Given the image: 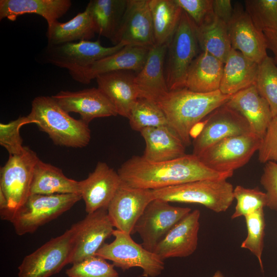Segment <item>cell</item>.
<instances>
[{
  "label": "cell",
  "mask_w": 277,
  "mask_h": 277,
  "mask_svg": "<svg viewBox=\"0 0 277 277\" xmlns=\"http://www.w3.org/2000/svg\"><path fill=\"white\" fill-rule=\"evenodd\" d=\"M117 172L123 184L134 188L155 190L203 180H227L233 172H219L205 166L193 154L172 160L151 162L134 155Z\"/></svg>",
  "instance_id": "1"
},
{
  "label": "cell",
  "mask_w": 277,
  "mask_h": 277,
  "mask_svg": "<svg viewBox=\"0 0 277 277\" xmlns=\"http://www.w3.org/2000/svg\"><path fill=\"white\" fill-rule=\"evenodd\" d=\"M232 95L220 90L199 93L186 88L169 91L156 102L165 114L169 127L186 146L191 144V131L194 126L220 106L226 104Z\"/></svg>",
  "instance_id": "2"
},
{
  "label": "cell",
  "mask_w": 277,
  "mask_h": 277,
  "mask_svg": "<svg viewBox=\"0 0 277 277\" xmlns=\"http://www.w3.org/2000/svg\"><path fill=\"white\" fill-rule=\"evenodd\" d=\"M27 116L31 123L37 125L56 145L83 148L89 143L91 133L89 124L71 116L52 96L35 97Z\"/></svg>",
  "instance_id": "3"
},
{
  "label": "cell",
  "mask_w": 277,
  "mask_h": 277,
  "mask_svg": "<svg viewBox=\"0 0 277 277\" xmlns=\"http://www.w3.org/2000/svg\"><path fill=\"white\" fill-rule=\"evenodd\" d=\"M232 185L226 180H203L152 190L155 199L168 202L194 203L220 213L226 211L234 199Z\"/></svg>",
  "instance_id": "4"
},
{
  "label": "cell",
  "mask_w": 277,
  "mask_h": 277,
  "mask_svg": "<svg viewBox=\"0 0 277 277\" xmlns=\"http://www.w3.org/2000/svg\"><path fill=\"white\" fill-rule=\"evenodd\" d=\"M200 50L195 24L183 11L165 57V74L169 91L185 88L189 67Z\"/></svg>",
  "instance_id": "5"
},
{
  "label": "cell",
  "mask_w": 277,
  "mask_h": 277,
  "mask_svg": "<svg viewBox=\"0 0 277 277\" xmlns=\"http://www.w3.org/2000/svg\"><path fill=\"white\" fill-rule=\"evenodd\" d=\"M39 159L34 151L25 146L21 154L9 155L5 165L1 167L0 190L8 204V210L1 215L2 220L10 222L30 195L34 170Z\"/></svg>",
  "instance_id": "6"
},
{
  "label": "cell",
  "mask_w": 277,
  "mask_h": 277,
  "mask_svg": "<svg viewBox=\"0 0 277 277\" xmlns=\"http://www.w3.org/2000/svg\"><path fill=\"white\" fill-rule=\"evenodd\" d=\"M81 200V195L75 193L30 194L13 214L10 222L17 235L32 233L69 210Z\"/></svg>",
  "instance_id": "7"
},
{
  "label": "cell",
  "mask_w": 277,
  "mask_h": 277,
  "mask_svg": "<svg viewBox=\"0 0 277 277\" xmlns=\"http://www.w3.org/2000/svg\"><path fill=\"white\" fill-rule=\"evenodd\" d=\"M112 235L114 240L104 243L95 255L112 262L115 267L124 271L138 267L145 277H156L162 273L164 260L159 255L136 243L130 234L114 229Z\"/></svg>",
  "instance_id": "8"
},
{
  "label": "cell",
  "mask_w": 277,
  "mask_h": 277,
  "mask_svg": "<svg viewBox=\"0 0 277 277\" xmlns=\"http://www.w3.org/2000/svg\"><path fill=\"white\" fill-rule=\"evenodd\" d=\"M73 246L71 228L51 239L26 255L18 267V277H50L70 264Z\"/></svg>",
  "instance_id": "9"
},
{
  "label": "cell",
  "mask_w": 277,
  "mask_h": 277,
  "mask_svg": "<svg viewBox=\"0 0 277 277\" xmlns=\"http://www.w3.org/2000/svg\"><path fill=\"white\" fill-rule=\"evenodd\" d=\"M261 141L251 133L230 136L210 146L197 157L212 170L233 172L249 162L259 150Z\"/></svg>",
  "instance_id": "10"
},
{
  "label": "cell",
  "mask_w": 277,
  "mask_h": 277,
  "mask_svg": "<svg viewBox=\"0 0 277 277\" xmlns=\"http://www.w3.org/2000/svg\"><path fill=\"white\" fill-rule=\"evenodd\" d=\"M191 211L190 208L174 206L169 202L155 199L138 219L133 234L137 233L142 241L141 245L154 252L170 230Z\"/></svg>",
  "instance_id": "11"
},
{
  "label": "cell",
  "mask_w": 277,
  "mask_h": 277,
  "mask_svg": "<svg viewBox=\"0 0 277 277\" xmlns=\"http://www.w3.org/2000/svg\"><path fill=\"white\" fill-rule=\"evenodd\" d=\"M114 228L107 209L88 213L84 219L72 225L70 264L95 256L104 242L112 235Z\"/></svg>",
  "instance_id": "12"
},
{
  "label": "cell",
  "mask_w": 277,
  "mask_h": 277,
  "mask_svg": "<svg viewBox=\"0 0 277 277\" xmlns=\"http://www.w3.org/2000/svg\"><path fill=\"white\" fill-rule=\"evenodd\" d=\"M125 46L124 44L120 43L111 47H105L98 40L48 45L45 52V58L48 63L66 69L70 72L89 66L116 52Z\"/></svg>",
  "instance_id": "13"
},
{
  "label": "cell",
  "mask_w": 277,
  "mask_h": 277,
  "mask_svg": "<svg viewBox=\"0 0 277 277\" xmlns=\"http://www.w3.org/2000/svg\"><path fill=\"white\" fill-rule=\"evenodd\" d=\"M207 116L192 142V154L197 156L225 138L251 133L246 119L225 104L215 109Z\"/></svg>",
  "instance_id": "14"
},
{
  "label": "cell",
  "mask_w": 277,
  "mask_h": 277,
  "mask_svg": "<svg viewBox=\"0 0 277 277\" xmlns=\"http://www.w3.org/2000/svg\"><path fill=\"white\" fill-rule=\"evenodd\" d=\"M111 42L152 47L155 45L149 0H127L122 21Z\"/></svg>",
  "instance_id": "15"
},
{
  "label": "cell",
  "mask_w": 277,
  "mask_h": 277,
  "mask_svg": "<svg viewBox=\"0 0 277 277\" xmlns=\"http://www.w3.org/2000/svg\"><path fill=\"white\" fill-rule=\"evenodd\" d=\"M154 199L152 190L131 187L122 183L107 208L114 227L132 234L138 219Z\"/></svg>",
  "instance_id": "16"
},
{
  "label": "cell",
  "mask_w": 277,
  "mask_h": 277,
  "mask_svg": "<svg viewBox=\"0 0 277 277\" xmlns=\"http://www.w3.org/2000/svg\"><path fill=\"white\" fill-rule=\"evenodd\" d=\"M151 48L129 45L85 68L69 72L75 81L83 84L102 74L117 71L138 73L144 65Z\"/></svg>",
  "instance_id": "17"
},
{
  "label": "cell",
  "mask_w": 277,
  "mask_h": 277,
  "mask_svg": "<svg viewBox=\"0 0 277 277\" xmlns=\"http://www.w3.org/2000/svg\"><path fill=\"white\" fill-rule=\"evenodd\" d=\"M227 26L232 49L257 64L268 56L267 45L263 31L254 25L240 4L237 3L233 7V15Z\"/></svg>",
  "instance_id": "18"
},
{
  "label": "cell",
  "mask_w": 277,
  "mask_h": 277,
  "mask_svg": "<svg viewBox=\"0 0 277 277\" xmlns=\"http://www.w3.org/2000/svg\"><path fill=\"white\" fill-rule=\"evenodd\" d=\"M122 183L117 172L106 163L98 162L93 171L79 181L80 194L87 214L100 209L107 210Z\"/></svg>",
  "instance_id": "19"
},
{
  "label": "cell",
  "mask_w": 277,
  "mask_h": 277,
  "mask_svg": "<svg viewBox=\"0 0 277 277\" xmlns=\"http://www.w3.org/2000/svg\"><path fill=\"white\" fill-rule=\"evenodd\" d=\"M52 96L66 112L79 114L88 124L96 118L118 115L113 104L97 87L76 91L63 90Z\"/></svg>",
  "instance_id": "20"
},
{
  "label": "cell",
  "mask_w": 277,
  "mask_h": 277,
  "mask_svg": "<svg viewBox=\"0 0 277 277\" xmlns=\"http://www.w3.org/2000/svg\"><path fill=\"white\" fill-rule=\"evenodd\" d=\"M200 211H191L168 232L153 252L163 260L188 256L196 250L200 228Z\"/></svg>",
  "instance_id": "21"
},
{
  "label": "cell",
  "mask_w": 277,
  "mask_h": 277,
  "mask_svg": "<svg viewBox=\"0 0 277 277\" xmlns=\"http://www.w3.org/2000/svg\"><path fill=\"white\" fill-rule=\"evenodd\" d=\"M168 45H154L151 47L144 65L135 75L134 83L140 98L156 102L169 91L165 74Z\"/></svg>",
  "instance_id": "22"
},
{
  "label": "cell",
  "mask_w": 277,
  "mask_h": 277,
  "mask_svg": "<svg viewBox=\"0 0 277 277\" xmlns=\"http://www.w3.org/2000/svg\"><path fill=\"white\" fill-rule=\"evenodd\" d=\"M225 104L246 119L252 133L263 138L273 117L268 102L255 85L233 94Z\"/></svg>",
  "instance_id": "23"
},
{
  "label": "cell",
  "mask_w": 277,
  "mask_h": 277,
  "mask_svg": "<svg viewBox=\"0 0 277 277\" xmlns=\"http://www.w3.org/2000/svg\"><path fill=\"white\" fill-rule=\"evenodd\" d=\"M129 71H117L96 78L97 88L115 107L118 115L128 118L140 95L134 83L135 75Z\"/></svg>",
  "instance_id": "24"
},
{
  "label": "cell",
  "mask_w": 277,
  "mask_h": 277,
  "mask_svg": "<svg viewBox=\"0 0 277 277\" xmlns=\"http://www.w3.org/2000/svg\"><path fill=\"white\" fill-rule=\"evenodd\" d=\"M145 142L142 156L151 162L174 160L186 154V146L169 126L146 128L140 132Z\"/></svg>",
  "instance_id": "25"
},
{
  "label": "cell",
  "mask_w": 277,
  "mask_h": 277,
  "mask_svg": "<svg viewBox=\"0 0 277 277\" xmlns=\"http://www.w3.org/2000/svg\"><path fill=\"white\" fill-rule=\"evenodd\" d=\"M72 5L70 0H1L0 20L15 21L25 14H35L43 17L48 25L57 21Z\"/></svg>",
  "instance_id": "26"
},
{
  "label": "cell",
  "mask_w": 277,
  "mask_h": 277,
  "mask_svg": "<svg viewBox=\"0 0 277 277\" xmlns=\"http://www.w3.org/2000/svg\"><path fill=\"white\" fill-rule=\"evenodd\" d=\"M224 66L215 56L201 51L189 67L185 88L199 93L219 90Z\"/></svg>",
  "instance_id": "27"
},
{
  "label": "cell",
  "mask_w": 277,
  "mask_h": 277,
  "mask_svg": "<svg viewBox=\"0 0 277 277\" xmlns=\"http://www.w3.org/2000/svg\"><path fill=\"white\" fill-rule=\"evenodd\" d=\"M258 64L232 48L224 63L220 91L233 95L255 85Z\"/></svg>",
  "instance_id": "28"
},
{
  "label": "cell",
  "mask_w": 277,
  "mask_h": 277,
  "mask_svg": "<svg viewBox=\"0 0 277 277\" xmlns=\"http://www.w3.org/2000/svg\"><path fill=\"white\" fill-rule=\"evenodd\" d=\"M96 33L92 14L88 7L68 22L58 21L48 25V45H56L75 41H90Z\"/></svg>",
  "instance_id": "29"
},
{
  "label": "cell",
  "mask_w": 277,
  "mask_h": 277,
  "mask_svg": "<svg viewBox=\"0 0 277 277\" xmlns=\"http://www.w3.org/2000/svg\"><path fill=\"white\" fill-rule=\"evenodd\" d=\"M72 193L80 194L79 181L68 178L60 168L39 159L34 170L31 194Z\"/></svg>",
  "instance_id": "30"
},
{
  "label": "cell",
  "mask_w": 277,
  "mask_h": 277,
  "mask_svg": "<svg viewBox=\"0 0 277 277\" xmlns=\"http://www.w3.org/2000/svg\"><path fill=\"white\" fill-rule=\"evenodd\" d=\"M195 29L201 50L224 63L232 49L227 24L212 12Z\"/></svg>",
  "instance_id": "31"
},
{
  "label": "cell",
  "mask_w": 277,
  "mask_h": 277,
  "mask_svg": "<svg viewBox=\"0 0 277 277\" xmlns=\"http://www.w3.org/2000/svg\"><path fill=\"white\" fill-rule=\"evenodd\" d=\"M155 45L168 44L183 12L175 0H149Z\"/></svg>",
  "instance_id": "32"
},
{
  "label": "cell",
  "mask_w": 277,
  "mask_h": 277,
  "mask_svg": "<svg viewBox=\"0 0 277 277\" xmlns=\"http://www.w3.org/2000/svg\"><path fill=\"white\" fill-rule=\"evenodd\" d=\"M127 0H91L89 9L96 33L112 40L117 31L124 14Z\"/></svg>",
  "instance_id": "33"
},
{
  "label": "cell",
  "mask_w": 277,
  "mask_h": 277,
  "mask_svg": "<svg viewBox=\"0 0 277 277\" xmlns=\"http://www.w3.org/2000/svg\"><path fill=\"white\" fill-rule=\"evenodd\" d=\"M128 120L131 128L139 132L149 127H169L166 116L157 103L145 98L137 99Z\"/></svg>",
  "instance_id": "34"
},
{
  "label": "cell",
  "mask_w": 277,
  "mask_h": 277,
  "mask_svg": "<svg viewBox=\"0 0 277 277\" xmlns=\"http://www.w3.org/2000/svg\"><path fill=\"white\" fill-rule=\"evenodd\" d=\"M255 86L268 102L273 118L277 116V65L268 55L258 64Z\"/></svg>",
  "instance_id": "35"
},
{
  "label": "cell",
  "mask_w": 277,
  "mask_h": 277,
  "mask_svg": "<svg viewBox=\"0 0 277 277\" xmlns=\"http://www.w3.org/2000/svg\"><path fill=\"white\" fill-rule=\"evenodd\" d=\"M248 234L242 242L241 247L248 249L258 258L261 270L263 271L262 255L264 247L265 226L263 208L245 216Z\"/></svg>",
  "instance_id": "36"
},
{
  "label": "cell",
  "mask_w": 277,
  "mask_h": 277,
  "mask_svg": "<svg viewBox=\"0 0 277 277\" xmlns=\"http://www.w3.org/2000/svg\"><path fill=\"white\" fill-rule=\"evenodd\" d=\"M245 11L260 30H277V0H246Z\"/></svg>",
  "instance_id": "37"
},
{
  "label": "cell",
  "mask_w": 277,
  "mask_h": 277,
  "mask_svg": "<svg viewBox=\"0 0 277 277\" xmlns=\"http://www.w3.org/2000/svg\"><path fill=\"white\" fill-rule=\"evenodd\" d=\"M71 265L66 270L67 277H120L113 264L96 255Z\"/></svg>",
  "instance_id": "38"
},
{
  "label": "cell",
  "mask_w": 277,
  "mask_h": 277,
  "mask_svg": "<svg viewBox=\"0 0 277 277\" xmlns=\"http://www.w3.org/2000/svg\"><path fill=\"white\" fill-rule=\"evenodd\" d=\"M233 197L236 200L235 211L232 219L245 216L259 209L264 208L267 205L266 193L258 188H246L236 186L233 189Z\"/></svg>",
  "instance_id": "39"
},
{
  "label": "cell",
  "mask_w": 277,
  "mask_h": 277,
  "mask_svg": "<svg viewBox=\"0 0 277 277\" xmlns=\"http://www.w3.org/2000/svg\"><path fill=\"white\" fill-rule=\"evenodd\" d=\"M31 124L27 115L19 116L8 123L0 124V144L8 152L9 155L19 154L23 152L25 146L20 135V129L25 125Z\"/></svg>",
  "instance_id": "40"
},
{
  "label": "cell",
  "mask_w": 277,
  "mask_h": 277,
  "mask_svg": "<svg viewBox=\"0 0 277 277\" xmlns=\"http://www.w3.org/2000/svg\"><path fill=\"white\" fill-rule=\"evenodd\" d=\"M258 160L261 163H277V116L272 118L262 139L258 150Z\"/></svg>",
  "instance_id": "41"
},
{
  "label": "cell",
  "mask_w": 277,
  "mask_h": 277,
  "mask_svg": "<svg viewBox=\"0 0 277 277\" xmlns=\"http://www.w3.org/2000/svg\"><path fill=\"white\" fill-rule=\"evenodd\" d=\"M260 182L266 191V206L270 209L277 211L276 162L270 161L265 163Z\"/></svg>",
  "instance_id": "42"
},
{
  "label": "cell",
  "mask_w": 277,
  "mask_h": 277,
  "mask_svg": "<svg viewBox=\"0 0 277 277\" xmlns=\"http://www.w3.org/2000/svg\"><path fill=\"white\" fill-rule=\"evenodd\" d=\"M196 26L202 24L213 12L212 0H175Z\"/></svg>",
  "instance_id": "43"
},
{
  "label": "cell",
  "mask_w": 277,
  "mask_h": 277,
  "mask_svg": "<svg viewBox=\"0 0 277 277\" xmlns=\"http://www.w3.org/2000/svg\"><path fill=\"white\" fill-rule=\"evenodd\" d=\"M212 11L214 14L227 24L233 13V7L230 0H212Z\"/></svg>",
  "instance_id": "44"
},
{
  "label": "cell",
  "mask_w": 277,
  "mask_h": 277,
  "mask_svg": "<svg viewBox=\"0 0 277 277\" xmlns=\"http://www.w3.org/2000/svg\"><path fill=\"white\" fill-rule=\"evenodd\" d=\"M263 32L266 37L267 48L273 53L274 61L277 65V30L266 29Z\"/></svg>",
  "instance_id": "45"
},
{
  "label": "cell",
  "mask_w": 277,
  "mask_h": 277,
  "mask_svg": "<svg viewBox=\"0 0 277 277\" xmlns=\"http://www.w3.org/2000/svg\"><path fill=\"white\" fill-rule=\"evenodd\" d=\"M212 277H224L223 274L220 271H217Z\"/></svg>",
  "instance_id": "46"
}]
</instances>
